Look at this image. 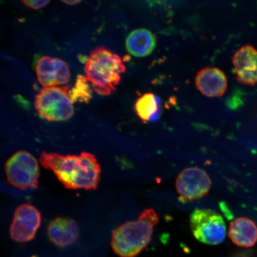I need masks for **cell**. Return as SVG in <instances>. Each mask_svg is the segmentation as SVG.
<instances>
[{"label":"cell","mask_w":257,"mask_h":257,"mask_svg":"<svg viewBox=\"0 0 257 257\" xmlns=\"http://www.w3.org/2000/svg\"><path fill=\"white\" fill-rule=\"evenodd\" d=\"M40 162L45 169L53 171L67 189L95 190L100 181L101 167L91 153L64 156L43 152Z\"/></svg>","instance_id":"1"},{"label":"cell","mask_w":257,"mask_h":257,"mask_svg":"<svg viewBox=\"0 0 257 257\" xmlns=\"http://www.w3.org/2000/svg\"><path fill=\"white\" fill-rule=\"evenodd\" d=\"M159 218L153 209H146L136 221L120 225L112 233L111 245L120 257H136L146 248L152 238L154 227Z\"/></svg>","instance_id":"2"},{"label":"cell","mask_w":257,"mask_h":257,"mask_svg":"<svg viewBox=\"0 0 257 257\" xmlns=\"http://www.w3.org/2000/svg\"><path fill=\"white\" fill-rule=\"evenodd\" d=\"M125 70L120 57L105 47H96L91 51L84 69L93 91L104 96L110 95L116 90Z\"/></svg>","instance_id":"3"},{"label":"cell","mask_w":257,"mask_h":257,"mask_svg":"<svg viewBox=\"0 0 257 257\" xmlns=\"http://www.w3.org/2000/svg\"><path fill=\"white\" fill-rule=\"evenodd\" d=\"M35 107L44 119L64 121L74 114L73 102L67 86H52L41 90L35 100Z\"/></svg>","instance_id":"4"},{"label":"cell","mask_w":257,"mask_h":257,"mask_svg":"<svg viewBox=\"0 0 257 257\" xmlns=\"http://www.w3.org/2000/svg\"><path fill=\"white\" fill-rule=\"evenodd\" d=\"M8 181L15 188L25 190L37 189L40 177L39 165L36 159L25 151H19L6 164Z\"/></svg>","instance_id":"5"},{"label":"cell","mask_w":257,"mask_h":257,"mask_svg":"<svg viewBox=\"0 0 257 257\" xmlns=\"http://www.w3.org/2000/svg\"><path fill=\"white\" fill-rule=\"evenodd\" d=\"M189 221L193 235L199 242L216 245L226 238V224L223 217L216 212L199 209L192 212Z\"/></svg>","instance_id":"6"},{"label":"cell","mask_w":257,"mask_h":257,"mask_svg":"<svg viewBox=\"0 0 257 257\" xmlns=\"http://www.w3.org/2000/svg\"><path fill=\"white\" fill-rule=\"evenodd\" d=\"M212 185L210 177L204 170L191 167L183 170L176 179V188L183 201L200 200L206 196Z\"/></svg>","instance_id":"7"},{"label":"cell","mask_w":257,"mask_h":257,"mask_svg":"<svg viewBox=\"0 0 257 257\" xmlns=\"http://www.w3.org/2000/svg\"><path fill=\"white\" fill-rule=\"evenodd\" d=\"M41 224L39 210L30 203L19 205L15 211L10 234L16 242H30L36 235Z\"/></svg>","instance_id":"8"},{"label":"cell","mask_w":257,"mask_h":257,"mask_svg":"<svg viewBox=\"0 0 257 257\" xmlns=\"http://www.w3.org/2000/svg\"><path fill=\"white\" fill-rule=\"evenodd\" d=\"M36 73L38 82L45 88L65 85L71 76L65 62L50 56L42 57L38 60Z\"/></svg>","instance_id":"9"},{"label":"cell","mask_w":257,"mask_h":257,"mask_svg":"<svg viewBox=\"0 0 257 257\" xmlns=\"http://www.w3.org/2000/svg\"><path fill=\"white\" fill-rule=\"evenodd\" d=\"M237 81L242 85L257 83V50L252 46L241 47L232 58Z\"/></svg>","instance_id":"10"},{"label":"cell","mask_w":257,"mask_h":257,"mask_svg":"<svg viewBox=\"0 0 257 257\" xmlns=\"http://www.w3.org/2000/svg\"><path fill=\"white\" fill-rule=\"evenodd\" d=\"M195 86L202 95L207 97H220L227 90V77L217 67H204L196 75Z\"/></svg>","instance_id":"11"},{"label":"cell","mask_w":257,"mask_h":257,"mask_svg":"<svg viewBox=\"0 0 257 257\" xmlns=\"http://www.w3.org/2000/svg\"><path fill=\"white\" fill-rule=\"evenodd\" d=\"M48 236L56 245L64 247L71 245L78 239V225L72 218L57 217L48 225Z\"/></svg>","instance_id":"12"},{"label":"cell","mask_w":257,"mask_h":257,"mask_svg":"<svg viewBox=\"0 0 257 257\" xmlns=\"http://www.w3.org/2000/svg\"><path fill=\"white\" fill-rule=\"evenodd\" d=\"M229 235L236 245L250 248L257 242L256 224L248 217L237 218L230 224Z\"/></svg>","instance_id":"13"},{"label":"cell","mask_w":257,"mask_h":257,"mask_svg":"<svg viewBox=\"0 0 257 257\" xmlns=\"http://www.w3.org/2000/svg\"><path fill=\"white\" fill-rule=\"evenodd\" d=\"M156 44L155 35L146 29H137L131 32L126 40L128 52L136 57L149 56L155 49Z\"/></svg>","instance_id":"14"},{"label":"cell","mask_w":257,"mask_h":257,"mask_svg":"<svg viewBox=\"0 0 257 257\" xmlns=\"http://www.w3.org/2000/svg\"><path fill=\"white\" fill-rule=\"evenodd\" d=\"M161 102L153 93H147L137 99L135 105L138 116L144 121H153L159 117Z\"/></svg>","instance_id":"15"},{"label":"cell","mask_w":257,"mask_h":257,"mask_svg":"<svg viewBox=\"0 0 257 257\" xmlns=\"http://www.w3.org/2000/svg\"><path fill=\"white\" fill-rule=\"evenodd\" d=\"M86 77L78 75L75 86L69 91L72 102H88L92 98V91Z\"/></svg>","instance_id":"16"},{"label":"cell","mask_w":257,"mask_h":257,"mask_svg":"<svg viewBox=\"0 0 257 257\" xmlns=\"http://www.w3.org/2000/svg\"><path fill=\"white\" fill-rule=\"evenodd\" d=\"M21 2L28 8L32 9L38 10L46 7L50 2L40 0V1H21Z\"/></svg>","instance_id":"17"},{"label":"cell","mask_w":257,"mask_h":257,"mask_svg":"<svg viewBox=\"0 0 257 257\" xmlns=\"http://www.w3.org/2000/svg\"><path fill=\"white\" fill-rule=\"evenodd\" d=\"M62 2L67 5L73 6L78 4V3L81 2L79 1V0H67V1H62Z\"/></svg>","instance_id":"18"}]
</instances>
